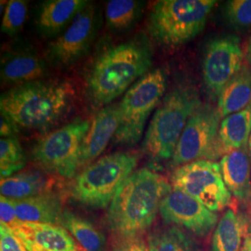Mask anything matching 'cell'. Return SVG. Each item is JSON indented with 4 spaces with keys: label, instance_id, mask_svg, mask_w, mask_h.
Wrapping results in <instances>:
<instances>
[{
    "label": "cell",
    "instance_id": "obj_1",
    "mask_svg": "<svg viewBox=\"0 0 251 251\" xmlns=\"http://www.w3.org/2000/svg\"><path fill=\"white\" fill-rule=\"evenodd\" d=\"M171 190L172 186L160 174L147 168L135 171L108 208L105 222L116 240L144 235Z\"/></svg>",
    "mask_w": 251,
    "mask_h": 251
},
{
    "label": "cell",
    "instance_id": "obj_2",
    "mask_svg": "<svg viewBox=\"0 0 251 251\" xmlns=\"http://www.w3.org/2000/svg\"><path fill=\"white\" fill-rule=\"evenodd\" d=\"M152 63V48L146 37H135L108 48L90 68V98L98 105H109L150 72Z\"/></svg>",
    "mask_w": 251,
    "mask_h": 251
},
{
    "label": "cell",
    "instance_id": "obj_3",
    "mask_svg": "<svg viewBox=\"0 0 251 251\" xmlns=\"http://www.w3.org/2000/svg\"><path fill=\"white\" fill-rule=\"evenodd\" d=\"M72 95L71 86L61 81L38 80L12 87L1 94V115L19 127L44 129L62 119Z\"/></svg>",
    "mask_w": 251,
    "mask_h": 251
},
{
    "label": "cell",
    "instance_id": "obj_4",
    "mask_svg": "<svg viewBox=\"0 0 251 251\" xmlns=\"http://www.w3.org/2000/svg\"><path fill=\"white\" fill-rule=\"evenodd\" d=\"M202 105L196 88L181 85L162 99L144 135L143 148L154 162L171 160L190 117Z\"/></svg>",
    "mask_w": 251,
    "mask_h": 251
},
{
    "label": "cell",
    "instance_id": "obj_5",
    "mask_svg": "<svg viewBox=\"0 0 251 251\" xmlns=\"http://www.w3.org/2000/svg\"><path fill=\"white\" fill-rule=\"evenodd\" d=\"M216 4L213 0L157 1L149 15L148 30L161 45H183L203 31Z\"/></svg>",
    "mask_w": 251,
    "mask_h": 251
},
{
    "label": "cell",
    "instance_id": "obj_6",
    "mask_svg": "<svg viewBox=\"0 0 251 251\" xmlns=\"http://www.w3.org/2000/svg\"><path fill=\"white\" fill-rule=\"evenodd\" d=\"M137 157L117 152L101 156L87 166L73 183L72 198L90 208H105L137 167Z\"/></svg>",
    "mask_w": 251,
    "mask_h": 251
},
{
    "label": "cell",
    "instance_id": "obj_7",
    "mask_svg": "<svg viewBox=\"0 0 251 251\" xmlns=\"http://www.w3.org/2000/svg\"><path fill=\"white\" fill-rule=\"evenodd\" d=\"M167 86V74L161 68H156L126 92L118 103V127L114 144L134 146L141 141L151 113L166 95Z\"/></svg>",
    "mask_w": 251,
    "mask_h": 251
},
{
    "label": "cell",
    "instance_id": "obj_8",
    "mask_svg": "<svg viewBox=\"0 0 251 251\" xmlns=\"http://www.w3.org/2000/svg\"><path fill=\"white\" fill-rule=\"evenodd\" d=\"M90 126V120L76 118L45 135L32 149L34 161L45 171L72 179L80 169L81 145Z\"/></svg>",
    "mask_w": 251,
    "mask_h": 251
},
{
    "label": "cell",
    "instance_id": "obj_9",
    "mask_svg": "<svg viewBox=\"0 0 251 251\" xmlns=\"http://www.w3.org/2000/svg\"><path fill=\"white\" fill-rule=\"evenodd\" d=\"M171 186L197 198L215 213L230 206L232 201L217 162L198 160L178 167L171 176Z\"/></svg>",
    "mask_w": 251,
    "mask_h": 251
},
{
    "label": "cell",
    "instance_id": "obj_10",
    "mask_svg": "<svg viewBox=\"0 0 251 251\" xmlns=\"http://www.w3.org/2000/svg\"><path fill=\"white\" fill-rule=\"evenodd\" d=\"M222 116L218 107L202 104L190 117L171 160V167L198 160H214V149Z\"/></svg>",
    "mask_w": 251,
    "mask_h": 251
},
{
    "label": "cell",
    "instance_id": "obj_11",
    "mask_svg": "<svg viewBox=\"0 0 251 251\" xmlns=\"http://www.w3.org/2000/svg\"><path fill=\"white\" fill-rule=\"evenodd\" d=\"M244 53L237 36L216 37L206 45L203 80L212 100H218L226 85L242 69Z\"/></svg>",
    "mask_w": 251,
    "mask_h": 251
},
{
    "label": "cell",
    "instance_id": "obj_12",
    "mask_svg": "<svg viewBox=\"0 0 251 251\" xmlns=\"http://www.w3.org/2000/svg\"><path fill=\"white\" fill-rule=\"evenodd\" d=\"M159 213L166 225L178 227L198 237L208 235L219 223L217 213L178 189L172 188L163 199Z\"/></svg>",
    "mask_w": 251,
    "mask_h": 251
},
{
    "label": "cell",
    "instance_id": "obj_13",
    "mask_svg": "<svg viewBox=\"0 0 251 251\" xmlns=\"http://www.w3.org/2000/svg\"><path fill=\"white\" fill-rule=\"evenodd\" d=\"M97 29L96 9L92 4H88L70 25L48 46L49 60L57 66L72 65L88 52Z\"/></svg>",
    "mask_w": 251,
    "mask_h": 251
},
{
    "label": "cell",
    "instance_id": "obj_14",
    "mask_svg": "<svg viewBox=\"0 0 251 251\" xmlns=\"http://www.w3.org/2000/svg\"><path fill=\"white\" fill-rule=\"evenodd\" d=\"M9 227L27 251H84L61 225L18 221Z\"/></svg>",
    "mask_w": 251,
    "mask_h": 251
},
{
    "label": "cell",
    "instance_id": "obj_15",
    "mask_svg": "<svg viewBox=\"0 0 251 251\" xmlns=\"http://www.w3.org/2000/svg\"><path fill=\"white\" fill-rule=\"evenodd\" d=\"M118 127V103L109 104L96 114L81 145L80 168L87 167L105 150Z\"/></svg>",
    "mask_w": 251,
    "mask_h": 251
},
{
    "label": "cell",
    "instance_id": "obj_16",
    "mask_svg": "<svg viewBox=\"0 0 251 251\" xmlns=\"http://www.w3.org/2000/svg\"><path fill=\"white\" fill-rule=\"evenodd\" d=\"M89 4L86 0L43 1L36 14V25L45 37L60 36L82 9Z\"/></svg>",
    "mask_w": 251,
    "mask_h": 251
},
{
    "label": "cell",
    "instance_id": "obj_17",
    "mask_svg": "<svg viewBox=\"0 0 251 251\" xmlns=\"http://www.w3.org/2000/svg\"><path fill=\"white\" fill-rule=\"evenodd\" d=\"M225 185L234 198L242 203L251 199V159L249 148L225 154L220 162Z\"/></svg>",
    "mask_w": 251,
    "mask_h": 251
},
{
    "label": "cell",
    "instance_id": "obj_18",
    "mask_svg": "<svg viewBox=\"0 0 251 251\" xmlns=\"http://www.w3.org/2000/svg\"><path fill=\"white\" fill-rule=\"evenodd\" d=\"M47 74L46 63L30 50L9 52L1 60V81L14 87L40 80Z\"/></svg>",
    "mask_w": 251,
    "mask_h": 251
},
{
    "label": "cell",
    "instance_id": "obj_19",
    "mask_svg": "<svg viewBox=\"0 0 251 251\" xmlns=\"http://www.w3.org/2000/svg\"><path fill=\"white\" fill-rule=\"evenodd\" d=\"M251 134V103L241 111L225 117L221 122L214 149V160L246 148Z\"/></svg>",
    "mask_w": 251,
    "mask_h": 251
},
{
    "label": "cell",
    "instance_id": "obj_20",
    "mask_svg": "<svg viewBox=\"0 0 251 251\" xmlns=\"http://www.w3.org/2000/svg\"><path fill=\"white\" fill-rule=\"evenodd\" d=\"M19 222L61 225L63 203L53 192H47L36 197L13 200Z\"/></svg>",
    "mask_w": 251,
    "mask_h": 251
},
{
    "label": "cell",
    "instance_id": "obj_21",
    "mask_svg": "<svg viewBox=\"0 0 251 251\" xmlns=\"http://www.w3.org/2000/svg\"><path fill=\"white\" fill-rule=\"evenodd\" d=\"M251 225L249 216L228 209L216 226L210 251H241Z\"/></svg>",
    "mask_w": 251,
    "mask_h": 251
},
{
    "label": "cell",
    "instance_id": "obj_22",
    "mask_svg": "<svg viewBox=\"0 0 251 251\" xmlns=\"http://www.w3.org/2000/svg\"><path fill=\"white\" fill-rule=\"evenodd\" d=\"M251 103V68L244 65L221 93L217 107L222 117H226L241 111Z\"/></svg>",
    "mask_w": 251,
    "mask_h": 251
},
{
    "label": "cell",
    "instance_id": "obj_23",
    "mask_svg": "<svg viewBox=\"0 0 251 251\" xmlns=\"http://www.w3.org/2000/svg\"><path fill=\"white\" fill-rule=\"evenodd\" d=\"M50 182L37 171H23L1 179V197L11 200H23L36 197L49 191Z\"/></svg>",
    "mask_w": 251,
    "mask_h": 251
},
{
    "label": "cell",
    "instance_id": "obj_24",
    "mask_svg": "<svg viewBox=\"0 0 251 251\" xmlns=\"http://www.w3.org/2000/svg\"><path fill=\"white\" fill-rule=\"evenodd\" d=\"M61 226L65 228L84 251H106L107 240L89 220L64 210Z\"/></svg>",
    "mask_w": 251,
    "mask_h": 251
},
{
    "label": "cell",
    "instance_id": "obj_25",
    "mask_svg": "<svg viewBox=\"0 0 251 251\" xmlns=\"http://www.w3.org/2000/svg\"><path fill=\"white\" fill-rule=\"evenodd\" d=\"M149 251H201L197 240L175 226L160 227L149 233Z\"/></svg>",
    "mask_w": 251,
    "mask_h": 251
},
{
    "label": "cell",
    "instance_id": "obj_26",
    "mask_svg": "<svg viewBox=\"0 0 251 251\" xmlns=\"http://www.w3.org/2000/svg\"><path fill=\"white\" fill-rule=\"evenodd\" d=\"M143 8V3L134 0H111L105 8V18L109 28L126 31L133 26Z\"/></svg>",
    "mask_w": 251,
    "mask_h": 251
},
{
    "label": "cell",
    "instance_id": "obj_27",
    "mask_svg": "<svg viewBox=\"0 0 251 251\" xmlns=\"http://www.w3.org/2000/svg\"><path fill=\"white\" fill-rule=\"evenodd\" d=\"M26 164V156L16 137L0 140V175L1 179L19 173Z\"/></svg>",
    "mask_w": 251,
    "mask_h": 251
},
{
    "label": "cell",
    "instance_id": "obj_28",
    "mask_svg": "<svg viewBox=\"0 0 251 251\" xmlns=\"http://www.w3.org/2000/svg\"><path fill=\"white\" fill-rule=\"evenodd\" d=\"M27 2L24 0H10L8 2L2 20L1 31L7 36L17 35L24 26L27 16Z\"/></svg>",
    "mask_w": 251,
    "mask_h": 251
},
{
    "label": "cell",
    "instance_id": "obj_29",
    "mask_svg": "<svg viewBox=\"0 0 251 251\" xmlns=\"http://www.w3.org/2000/svg\"><path fill=\"white\" fill-rule=\"evenodd\" d=\"M226 23L234 30H244L251 26V0L227 1L224 7Z\"/></svg>",
    "mask_w": 251,
    "mask_h": 251
},
{
    "label": "cell",
    "instance_id": "obj_30",
    "mask_svg": "<svg viewBox=\"0 0 251 251\" xmlns=\"http://www.w3.org/2000/svg\"><path fill=\"white\" fill-rule=\"evenodd\" d=\"M0 251H27L9 225L4 224L0 225Z\"/></svg>",
    "mask_w": 251,
    "mask_h": 251
},
{
    "label": "cell",
    "instance_id": "obj_31",
    "mask_svg": "<svg viewBox=\"0 0 251 251\" xmlns=\"http://www.w3.org/2000/svg\"><path fill=\"white\" fill-rule=\"evenodd\" d=\"M111 251H149L148 243L144 235L118 239Z\"/></svg>",
    "mask_w": 251,
    "mask_h": 251
},
{
    "label": "cell",
    "instance_id": "obj_32",
    "mask_svg": "<svg viewBox=\"0 0 251 251\" xmlns=\"http://www.w3.org/2000/svg\"><path fill=\"white\" fill-rule=\"evenodd\" d=\"M0 216H1V224H4V225L10 226L14 223L18 222L13 200L1 197L0 198Z\"/></svg>",
    "mask_w": 251,
    "mask_h": 251
},
{
    "label": "cell",
    "instance_id": "obj_33",
    "mask_svg": "<svg viewBox=\"0 0 251 251\" xmlns=\"http://www.w3.org/2000/svg\"><path fill=\"white\" fill-rule=\"evenodd\" d=\"M18 126L16 125L12 120H10L3 115H1L0 119V135L1 138H10L14 137V135L19 132Z\"/></svg>",
    "mask_w": 251,
    "mask_h": 251
},
{
    "label": "cell",
    "instance_id": "obj_34",
    "mask_svg": "<svg viewBox=\"0 0 251 251\" xmlns=\"http://www.w3.org/2000/svg\"><path fill=\"white\" fill-rule=\"evenodd\" d=\"M241 251H251V225H250L249 230L245 236Z\"/></svg>",
    "mask_w": 251,
    "mask_h": 251
},
{
    "label": "cell",
    "instance_id": "obj_35",
    "mask_svg": "<svg viewBox=\"0 0 251 251\" xmlns=\"http://www.w3.org/2000/svg\"><path fill=\"white\" fill-rule=\"evenodd\" d=\"M247 57H248V61H249V63H250L251 66V37L250 39L249 46H248V50H247Z\"/></svg>",
    "mask_w": 251,
    "mask_h": 251
},
{
    "label": "cell",
    "instance_id": "obj_36",
    "mask_svg": "<svg viewBox=\"0 0 251 251\" xmlns=\"http://www.w3.org/2000/svg\"><path fill=\"white\" fill-rule=\"evenodd\" d=\"M249 152H250V155H251V137H250V141H249Z\"/></svg>",
    "mask_w": 251,
    "mask_h": 251
}]
</instances>
